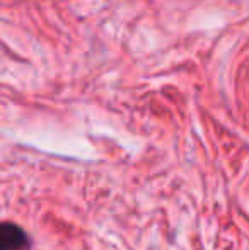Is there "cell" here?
<instances>
[{
	"label": "cell",
	"mask_w": 249,
	"mask_h": 250,
	"mask_svg": "<svg viewBox=\"0 0 249 250\" xmlns=\"http://www.w3.org/2000/svg\"><path fill=\"white\" fill-rule=\"evenodd\" d=\"M31 238L16 223L5 221L0 228V250H29Z\"/></svg>",
	"instance_id": "6da1fadb"
}]
</instances>
